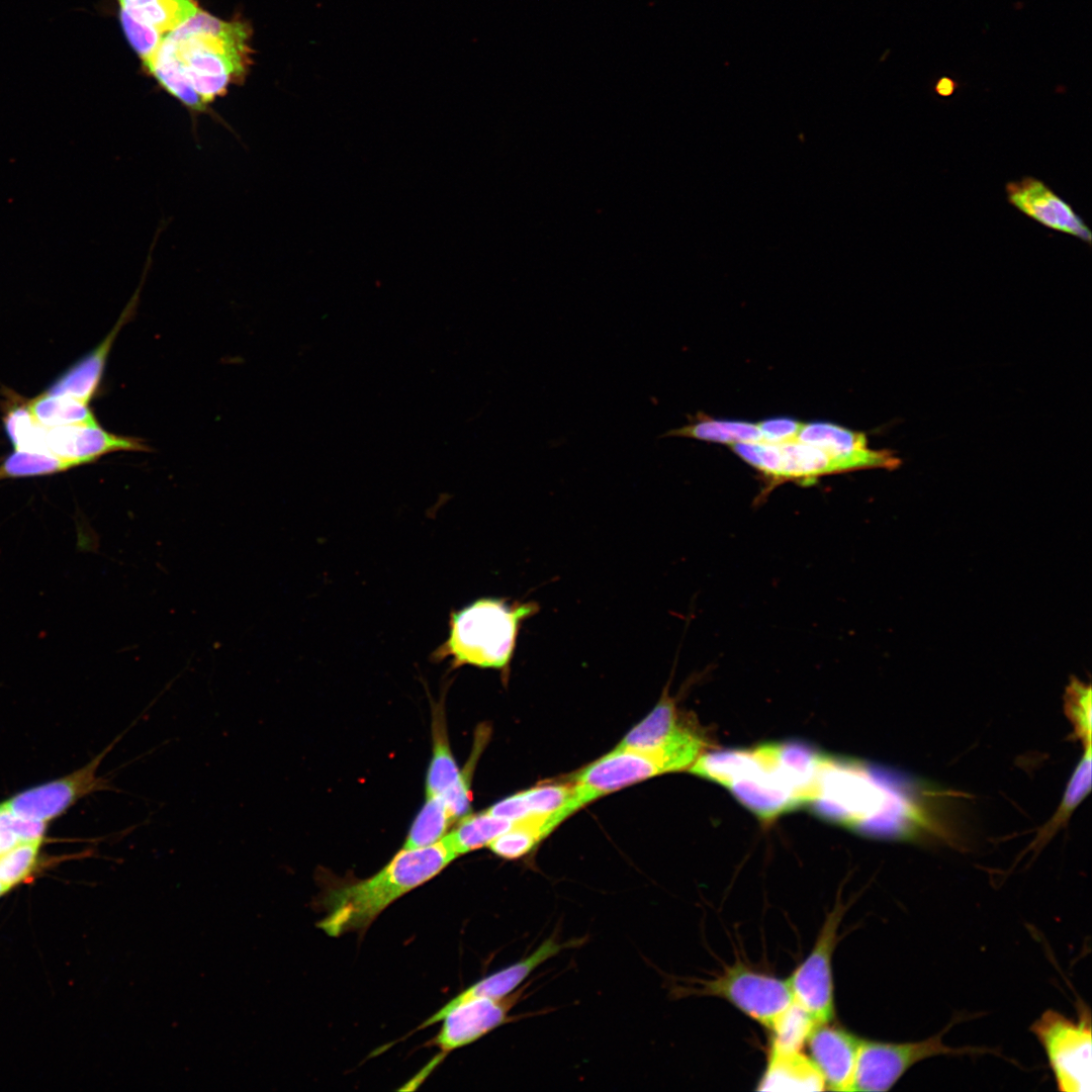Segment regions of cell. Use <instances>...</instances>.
<instances>
[{
    "instance_id": "10",
    "label": "cell",
    "mask_w": 1092,
    "mask_h": 1092,
    "mask_svg": "<svg viewBox=\"0 0 1092 1092\" xmlns=\"http://www.w3.org/2000/svg\"><path fill=\"white\" fill-rule=\"evenodd\" d=\"M674 770H679L678 765L665 753L617 746L577 774L572 785V803L578 810L604 795Z\"/></svg>"
},
{
    "instance_id": "22",
    "label": "cell",
    "mask_w": 1092,
    "mask_h": 1092,
    "mask_svg": "<svg viewBox=\"0 0 1092 1092\" xmlns=\"http://www.w3.org/2000/svg\"><path fill=\"white\" fill-rule=\"evenodd\" d=\"M432 757L426 779V797L443 796L458 781L460 769L448 739L444 704L438 703L432 712Z\"/></svg>"
},
{
    "instance_id": "24",
    "label": "cell",
    "mask_w": 1092,
    "mask_h": 1092,
    "mask_svg": "<svg viewBox=\"0 0 1092 1092\" xmlns=\"http://www.w3.org/2000/svg\"><path fill=\"white\" fill-rule=\"evenodd\" d=\"M562 821L558 813L549 816H531L514 821L508 830L495 837L487 846L499 857L520 858L530 852Z\"/></svg>"
},
{
    "instance_id": "36",
    "label": "cell",
    "mask_w": 1092,
    "mask_h": 1092,
    "mask_svg": "<svg viewBox=\"0 0 1092 1092\" xmlns=\"http://www.w3.org/2000/svg\"><path fill=\"white\" fill-rule=\"evenodd\" d=\"M953 89H954V85H953L952 81L947 79V78L941 79L937 83V85L935 87L936 92L941 96H949V95H951L952 92H953Z\"/></svg>"
},
{
    "instance_id": "18",
    "label": "cell",
    "mask_w": 1092,
    "mask_h": 1092,
    "mask_svg": "<svg viewBox=\"0 0 1092 1092\" xmlns=\"http://www.w3.org/2000/svg\"><path fill=\"white\" fill-rule=\"evenodd\" d=\"M828 1023H818L812 1029L806 1041L810 1059L822 1075L825 1089L850 1091L861 1038Z\"/></svg>"
},
{
    "instance_id": "30",
    "label": "cell",
    "mask_w": 1092,
    "mask_h": 1092,
    "mask_svg": "<svg viewBox=\"0 0 1092 1092\" xmlns=\"http://www.w3.org/2000/svg\"><path fill=\"white\" fill-rule=\"evenodd\" d=\"M1091 788V748H1086L1085 754L1078 764L1067 788L1064 799L1054 817L1045 824L1038 833L1033 844L1041 847L1064 825L1073 811L1078 807Z\"/></svg>"
},
{
    "instance_id": "34",
    "label": "cell",
    "mask_w": 1092,
    "mask_h": 1092,
    "mask_svg": "<svg viewBox=\"0 0 1092 1092\" xmlns=\"http://www.w3.org/2000/svg\"><path fill=\"white\" fill-rule=\"evenodd\" d=\"M1066 711L1085 748L1091 747V689L1073 680L1067 690Z\"/></svg>"
},
{
    "instance_id": "6",
    "label": "cell",
    "mask_w": 1092,
    "mask_h": 1092,
    "mask_svg": "<svg viewBox=\"0 0 1092 1092\" xmlns=\"http://www.w3.org/2000/svg\"><path fill=\"white\" fill-rule=\"evenodd\" d=\"M1042 1045L1063 1092H1091L1092 1033L1089 1010L1073 1020L1055 1010L1044 1011L1030 1026Z\"/></svg>"
},
{
    "instance_id": "25",
    "label": "cell",
    "mask_w": 1092,
    "mask_h": 1092,
    "mask_svg": "<svg viewBox=\"0 0 1092 1092\" xmlns=\"http://www.w3.org/2000/svg\"><path fill=\"white\" fill-rule=\"evenodd\" d=\"M512 824V821L490 815L486 811L465 815L459 819L458 825L453 830L445 834L442 840L458 857L488 845Z\"/></svg>"
},
{
    "instance_id": "2",
    "label": "cell",
    "mask_w": 1092,
    "mask_h": 1092,
    "mask_svg": "<svg viewBox=\"0 0 1092 1092\" xmlns=\"http://www.w3.org/2000/svg\"><path fill=\"white\" fill-rule=\"evenodd\" d=\"M866 763L824 754L807 805L827 820L877 836L913 838L928 825L921 807Z\"/></svg>"
},
{
    "instance_id": "35",
    "label": "cell",
    "mask_w": 1092,
    "mask_h": 1092,
    "mask_svg": "<svg viewBox=\"0 0 1092 1092\" xmlns=\"http://www.w3.org/2000/svg\"><path fill=\"white\" fill-rule=\"evenodd\" d=\"M757 426L761 433L762 441L768 443H783L795 440L803 424L793 419L776 418L761 421Z\"/></svg>"
},
{
    "instance_id": "16",
    "label": "cell",
    "mask_w": 1092,
    "mask_h": 1092,
    "mask_svg": "<svg viewBox=\"0 0 1092 1092\" xmlns=\"http://www.w3.org/2000/svg\"><path fill=\"white\" fill-rule=\"evenodd\" d=\"M796 439L823 450L838 463L842 472L866 468L893 469L901 462L889 450L869 448L863 433L831 423L803 424Z\"/></svg>"
},
{
    "instance_id": "7",
    "label": "cell",
    "mask_w": 1092,
    "mask_h": 1092,
    "mask_svg": "<svg viewBox=\"0 0 1092 1092\" xmlns=\"http://www.w3.org/2000/svg\"><path fill=\"white\" fill-rule=\"evenodd\" d=\"M942 1036L943 1032L913 1042L861 1038L850 1091H888L915 1064L932 1057L988 1053V1049L949 1046L943 1042Z\"/></svg>"
},
{
    "instance_id": "32",
    "label": "cell",
    "mask_w": 1092,
    "mask_h": 1092,
    "mask_svg": "<svg viewBox=\"0 0 1092 1092\" xmlns=\"http://www.w3.org/2000/svg\"><path fill=\"white\" fill-rule=\"evenodd\" d=\"M73 467L72 462L52 454L15 450L0 464V480L50 475Z\"/></svg>"
},
{
    "instance_id": "9",
    "label": "cell",
    "mask_w": 1092,
    "mask_h": 1092,
    "mask_svg": "<svg viewBox=\"0 0 1092 1092\" xmlns=\"http://www.w3.org/2000/svg\"><path fill=\"white\" fill-rule=\"evenodd\" d=\"M699 984L692 994L722 998L766 1028L794 1000L788 980L755 971L739 962Z\"/></svg>"
},
{
    "instance_id": "4",
    "label": "cell",
    "mask_w": 1092,
    "mask_h": 1092,
    "mask_svg": "<svg viewBox=\"0 0 1092 1092\" xmlns=\"http://www.w3.org/2000/svg\"><path fill=\"white\" fill-rule=\"evenodd\" d=\"M691 772L726 787L762 820L806 804V790L786 763L781 743L750 749L711 751L690 766Z\"/></svg>"
},
{
    "instance_id": "26",
    "label": "cell",
    "mask_w": 1092,
    "mask_h": 1092,
    "mask_svg": "<svg viewBox=\"0 0 1092 1092\" xmlns=\"http://www.w3.org/2000/svg\"><path fill=\"white\" fill-rule=\"evenodd\" d=\"M34 420L44 428L96 423L88 403L68 395L43 392L26 404Z\"/></svg>"
},
{
    "instance_id": "12",
    "label": "cell",
    "mask_w": 1092,
    "mask_h": 1092,
    "mask_svg": "<svg viewBox=\"0 0 1092 1092\" xmlns=\"http://www.w3.org/2000/svg\"><path fill=\"white\" fill-rule=\"evenodd\" d=\"M732 450L774 482L798 480L810 483L830 473L842 472L823 450L797 439L783 443L740 442Z\"/></svg>"
},
{
    "instance_id": "5",
    "label": "cell",
    "mask_w": 1092,
    "mask_h": 1092,
    "mask_svg": "<svg viewBox=\"0 0 1092 1092\" xmlns=\"http://www.w3.org/2000/svg\"><path fill=\"white\" fill-rule=\"evenodd\" d=\"M539 611L536 602L481 598L451 611L447 639L431 654L451 667L472 665L505 670L512 660L521 624Z\"/></svg>"
},
{
    "instance_id": "3",
    "label": "cell",
    "mask_w": 1092,
    "mask_h": 1092,
    "mask_svg": "<svg viewBox=\"0 0 1092 1092\" xmlns=\"http://www.w3.org/2000/svg\"><path fill=\"white\" fill-rule=\"evenodd\" d=\"M456 857L442 839L426 847H402L373 876L328 889L322 898L326 915L317 926L333 937L364 932L385 908L432 880Z\"/></svg>"
},
{
    "instance_id": "17",
    "label": "cell",
    "mask_w": 1092,
    "mask_h": 1092,
    "mask_svg": "<svg viewBox=\"0 0 1092 1092\" xmlns=\"http://www.w3.org/2000/svg\"><path fill=\"white\" fill-rule=\"evenodd\" d=\"M43 444L46 453L70 461L76 467L113 452L150 450L142 440L112 434L97 422L46 428Z\"/></svg>"
},
{
    "instance_id": "1",
    "label": "cell",
    "mask_w": 1092,
    "mask_h": 1092,
    "mask_svg": "<svg viewBox=\"0 0 1092 1092\" xmlns=\"http://www.w3.org/2000/svg\"><path fill=\"white\" fill-rule=\"evenodd\" d=\"M251 34L242 19L222 20L199 10L164 37L144 68L172 97L183 96L189 85L209 106L244 82Z\"/></svg>"
},
{
    "instance_id": "28",
    "label": "cell",
    "mask_w": 1092,
    "mask_h": 1092,
    "mask_svg": "<svg viewBox=\"0 0 1092 1092\" xmlns=\"http://www.w3.org/2000/svg\"><path fill=\"white\" fill-rule=\"evenodd\" d=\"M816 1024L806 1009L793 1000L768 1027L771 1035L769 1050L801 1052Z\"/></svg>"
},
{
    "instance_id": "31",
    "label": "cell",
    "mask_w": 1092,
    "mask_h": 1092,
    "mask_svg": "<svg viewBox=\"0 0 1092 1092\" xmlns=\"http://www.w3.org/2000/svg\"><path fill=\"white\" fill-rule=\"evenodd\" d=\"M524 818L561 813L565 818L575 811L571 805L573 786L544 785L517 793Z\"/></svg>"
},
{
    "instance_id": "19",
    "label": "cell",
    "mask_w": 1092,
    "mask_h": 1092,
    "mask_svg": "<svg viewBox=\"0 0 1092 1092\" xmlns=\"http://www.w3.org/2000/svg\"><path fill=\"white\" fill-rule=\"evenodd\" d=\"M575 943V940L559 942L553 937L547 938L529 956L463 990L426 1019L418 1029L439 1022L447 1010L463 1001L473 998H503L514 993L534 970L563 949L572 947Z\"/></svg>"
},
{
    "instance_id": "13",
    "label": "cell",
    "mask_w": 1092,
    "mask_h": 1092,
    "mask_svg": "<svg viewBox=\"0 0 1092 1092\" xmlns=\"http://www.w3.org/2000/svg\"><path fill=\"white\" fill-rule=\"evenodd\" d=\"M704 746L702 736L680 724L675 705L666 692L649 715L630 730L618 745L646 752H663L684 768L694 763Z\"/></svg>"
},
{
    "instance_id": "33",
    "label": "cell",
    "mask_w": 1092,
    "mask_h": 1092,
    "mask_svg": "<svg viewBox=\"0 0 1092 1092\" xmlns=\"http://www.w3.org/2000/svg\"><path fill=\"white\" fill-rule=\"evenodd\" d=\"M4 424L7 436L15 450L46 453L43 444L46 428L34 420L26 405L9 412Z\"/></svg>"
},
{
    "instance_id": "20",
    "label": "cell",
    "mask_w": 1092,
    "mask_h": 1092,
    "mask_svg": "<svg viewBox=\"0 0 1092 1092\" xmlns=\"http://www.w3.org/2000/svg\"><path fill=\"white\" fill-rule=\"evenodd\" d=\"M139 297L140 289L136 290L106 338L93 351L84 356L58 377L44 391L46 393L53 395H68L86 403L90 401L98 389L106 360L115 338L121 328L128 323L134 314Z\"/></svg>"
},
{
    "instance_id": "29",
    "label": "cell",
    "mask_w": 1092,
    "mask_h": 1092,
    "mask_svg": "<svg viewBox=\"0 0 1092 1092\" xmlns=\"http://www.w3.org/2000/svg\"><path fill=\"white\" fill-rule=\"evenodd\" d=\"M454 822L440 796L427 797L405 837L403 848L426 847L439 842Z\"/></svg>"
},
{
    "instance_id": "11",
    "label": "cell",
    "mask_w": 1092,
    "mask_h": 1092,
    "mask_svg": "<svg viewBox=\"0 0 1092 1092\" xmlns=\"http://www.w3.org/2000/svg\"><path fill=\"white\" fill-rule=\"evenodd\" d=\"M845 910V906L837 903L826 915L809 956L788 979L794 1000L817 1023L830 1022L834 1017L832 958Z\"/></svg>"
},
{
    "instance_id": "15",
    "label": "cell",
    "mask_w": 1092,
    "mask_h": 1092,
    "mask_svg": "<svg viewBox=\"0 0 1092 1092\" xmlns=\"http://www.w3.org/2000/svg\"><path fill=\"white\" fill-rule=\"evenodd\" d=\"M1005 191L1008 202L1031 219L1091 246L1092 233L1084 219L1043 181L1024 176L1007 182Z\"/></svg>"
},
{
    "instance_id": "27",
    "label": "cell",
    "mask_w": 1092,
    "mask_h": 1092,
    "mask_svg": "<svg viewBox=\"0 0 1092 1092\" xmlns=\"http://www.w3.org/2000/svg\"><path fill=\"white\" fill-rule=\"evenodd\" d=\"M664 437H685L702 441L734 444L762 441L757 424L740 421H719L703 418L663 434Z\"/></svg>"
},
{
    "instance_id": "21",
    "label": "cell",
    "mask_w": 1092,
    "mask_h": 1092,
    "mask_svg": "<svg viewBox=\"0 0 1092 1092\" xmlns=\"http://www.w3.org/2000/svg\"><path fill=\"white\" fill-rule=\"evenodd\" d=\"M825 1083L812 1060L801 1052L769 1050L767 1064L756 1090L759 1091H822Z\"/></svg>"
},
{
    "instance_id": "14",
    "label": "cell",
    "mask_w": 1092,
    "mask_h": 1092,
    "mask_svg": "<svg viewBox=\"0 0 1092 1092\" xmlns=\"http://www.w3.org/2000/svg\"><path fill=\"white\" fill-rule=\"evenodd\" d=\"M524 988L503 998H473L454 1005L441 1017L439 1032L429 1042L442 1053L470 1044L511 1020L510 1011Z\"/></svg>"
},
{
    "instance_id": "23",
    "label": "cell",
    "mask_w": 1092,
    "mask_h": 1092,
    "mask_svg": "<svg viewBox=\"0 0 1092 1092\" xmlns=\"http://www.w3.org/2000/svg\"><path fill=\"white\" fill-rule=\"evenodd\" d=\"M125 14L166 36L200 9L195 0H116Z\"/></svg>"
},
{
    "instance_id": "8",
    "label": "cell",
    "mask_w": 1092,
    "mask_h": 1092,
    "mask_svg": "<svg viewBox=\"0 0 1092 1092\" xmlns=\"http://www.w3.org/2000/svg\"><path fill=\"white\" fill-rule=\"evenodd\" d=\"M141 717L142 715L81 768L63 778L20 792L0 803L1 807L22 819L49 824L80 799L94 792L118 791L111 784L110 779L98 776L97 770L103 758Z\"/></svg>"
}]
</instances>
